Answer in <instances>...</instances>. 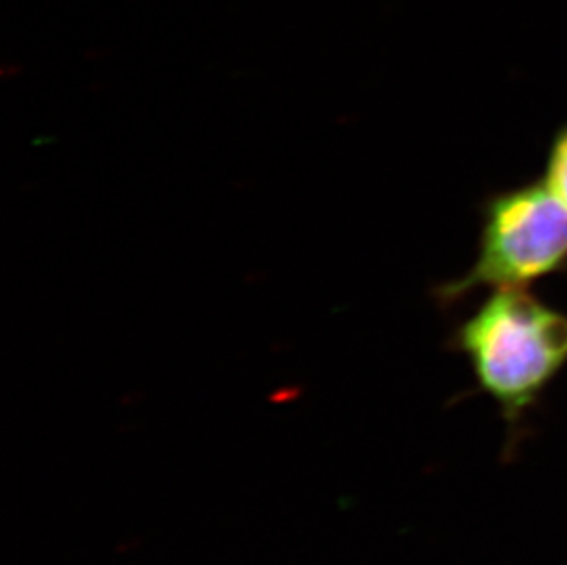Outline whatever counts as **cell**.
<instances>
[{
  "mask_svg": "<svg viewBox=\"0 0 567 565\" xmlns=\"http://www.w3.org/2000/svg\"><path fill=\"white\" fill-rule=\"evenodd\" d=\"M450 346L466 358L477 388L498 404L507 428L505 458L527 435V419L567 366V315L527 288H496Z\"/></svg>",
  "mask_w": 567,
  "mask_h": 565,
  "instance_id": "1",
  "label": "cell"
},
{
  "mask_svg": "<svg viewBox=\"0 0 567 565\" xmlns=\"http://www.w3.org/2000/svg\"><path fill=\"white\" fill-rule=\"evenodd\" d=\"M566 268L567 206L546 182H533L485 201L476 261L434 296L449 307L480 288H527Z\"/></svg>",
  "mask_w": 567,
  "mask_h": 565,
  "instance_id": "2",
  "label": "cell"
},
{
  "mask_svg": "<svg viewBox=\"0 0 567 565\" xmlns=\"http://www.w3.org/2000/svg\"><path fill=\"white\" fill-rule=\"evenodd\" d=\"M544 182L567 206V123L560 127L547 153Z\"/></svg>",
  "mask_w": 567,
  "mask_h": 565,
  "instance_id": "3",
  "label": "cell"
}]
</instances>
